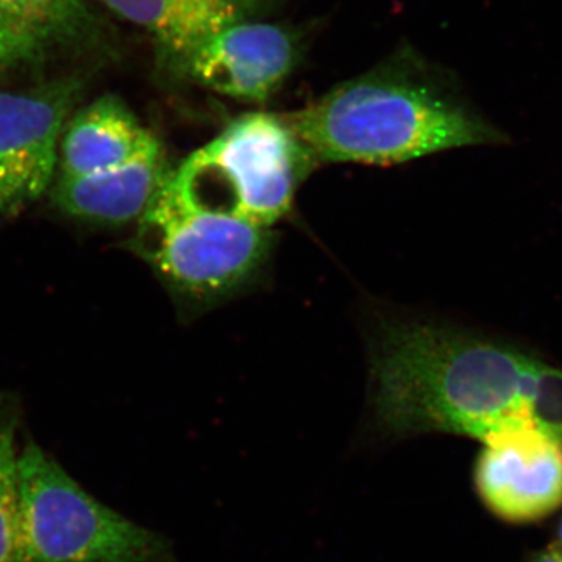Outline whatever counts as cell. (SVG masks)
I'll list each match as a JSON object with an SVG mask.
<instances>
[{
	"label": "cell",
	"instance_id": "cell-1",
	"mask_svg": "<svg viewBox=\"0 0 562 562\" xmlns=\"http://www.w3.org/2000/svg\"><path fill=\"white\" fill-rule=\"evenodd\" d=\"M286 120L316 165H402L506 139L447 77L414 61L344 81Z\"/></svg>",
	"mask_w": 562,
	"mask_h": 562
},
{
	"label": "cell",
	"instance_id": "cell-2",
	"mask_svg": "<svg viewBox=\"0 0 562 562\" xmlns=\"http://www.w3.org/2000/svg\"><path fill=\"white\" fill-rule=\"evenodd\" d=\"M138 222L133 249L192 312H205L247 290L271 260V228L199 209L168 179Z\"/></svg>",
	"mask_w": 562,
	"mask_h": 562
},
{
	"label": "cell",
	"instance_id": "cell-3",
	"mask_svg": "<svg viewBox=\"0 0 562 562\" xmlns=\"http://www.w3.org/2000/svg\"><path fill=\"white\" fill-rule=\"evenodd\" d=\"M16 562H176L172 543L103 505L29 439L18 454Z\"/></svg>",
	"mask_w": 562,
	"mask_h": 562
},
{
	"label": "cell",
	"instance_id": "cell-4",
	"mask_svg": "<svg viewBox=\"0 0 562 562\" xmlns=\"http://www.w3.org/2000/svg\"><path fill=\"white\" fill-rule=\"evenodd\" d=\"M314 165L286 116L255 111L192 151L168 181L199 209L271 228L286 216Z\"/></svg>",
	"mask_w": 562,
	"mask_h": 562
},
{
	"label": "cell",
	"instance_id": "cell-5",
	"mask_svg": "<svg viewBox=\"0 0 562 562\" xmlns=\"http://www.w3.org/2000/svg\"><path fill=\"white\" fill-rule=\"evenodd\" d=\"M476 458L475 490L509 524H531L562 506V447L530 425L487 436Z\"/></svg>",
	"mask_w": 562,
	"mask_h": 562
},
{
	"label": "cell",
	"instance_id": "cell-6",
	"mask_svg": "<svg viewBox=\"0 0 562 562\" xmlns=\"http://www.w3.org/2000/svg\"><path fill=\"white\" fill-rule=\"evenodd\" d=\"M76 90L61 83L24 94L0 92V213H16L49 188Z\"/></svg>",
	"mask_w": 562,
	"mask_h": 562
},
{
	"label": "cell",
	"instance_id": "cell-7",
	"mask_svg": "<svg viewBox=\"0 0 562 562\" xmlns=\"http://www.w3.org/2000/svg\"><path fill=\"white\" fill-rule=\"evenodd\" d=\"M291 33L268 22L243 21L203 40L173 63L184 79L243 102H266L295 65Z\"/></svg>",
	"mask_w": 562,
	"mask_h": 562
},
{
	"label": "cell",
	"instance_id": "cell-8",
	"mask_svg": "<svg viewBox=\"0 0 562 562\" xmlns=\"http://www.w3.org/2000/svg\"><path fill=\"white\" fill-rule=\"evenodd\" d=\"M172 169L161 143L109 171L60 177L52 198L68 216L101 225L139 221Z\"/></svg>",
	"mask_w": 562,
	"mask_h": 562
},
{
	"label": "cell",
	"instance_id": "cell-9",
	"mask_svg": "<svg viewBox=\"0 0 562 562\" xmlns=\"http://www.w3.org/2000/svg\"><path fill=\"white\" fill-rule=\"evenodd\" d=\"M157 143V136L120 98L103 95L79 111L63 133L58 176L81 177L120 168Z\"/></svg>",
	"mask_w": 562,
	"mask_h": 562
},
{
	"label": "cell",
	"instance_id": "cell-10",
	"mask_svg": "<svg viewBox=\"0 0 562 562\" xmlns=\"http://www.w3.org/2000/svg\"><path fill=\"white\" fill-rule=\"evenodd\" d=\"M120 16L146 29L165 57L176 63L203 40L250 21L272 0H101Z\"/></svg>",
	"mask_w": 562,
	"mask_h": 562
},
{
	"label": "cell",
	"instance_id": "cell-11",
	"mask_svg": "<svg viewBox=\"0 0 562 562\" xmlns=\"http://www.w3.org/2000/svg\"><path fill=\"white\" fill-rule=\"evenodd\" d=\"M76 0H0V63L20 61L65 20Z\"/></svg>",
	"mask_w": 562,
	"mask_h": 562
},
{
	"label": "cell",
	"instance_id": "cell-12",
	"mask_svg": "<svg viewBox=\"0 0 562 562\" xmlns=\"http://www.w3.org/2000/svg\"><path fill=\"white\" fill-rule=\"evenodd\" d=\"M20 427V402L13 395H0V562H16Z\"/></svg>",
	"mask_w": 562,
	"mask_h": 562
},
{
	"label": "cell",
	"instance_id": "cell-13",
	"mask_svg": "<svg viewBox=\"0 0 562 562\" xmlns=\"http://www.w3.org/2000/svg\"><path fill=\"white\" fill-rule=\"evenodd\" d=\"M530 562H562V546H553L536 554Z\"/></svg>",
	"mask_w": 562,
	"mask_h": 562
},
{
	"label": "cell",
	"instance_id": "cell-14",
	"mask_svg": "<svg viewBox=\"0 0 562 562\" xmlns=\"http://www.w3.org/2000/svg\"><path fill=\"white\" fill-rule=\"evenodd\" d=\"M557 538H558V546H562V519L560 522V527H558Z\"/></svg>",
	"mask_w": 562,
	"mask_h": 562
}]
</instances>
